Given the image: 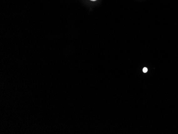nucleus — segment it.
I'll list each match as a JSON object with an SVG mask.
<instances>
[{
  "instance_id": "f257e3e1",
  "label": "nucleus",
  "mask_w": 178,
  "mask_h": 134,
  "mask_svg": "<svg viewBox=\"0 0 178 134\" xmlns=\"http://www.w3.org/2000/svg\"><path fill=\"white\" fill-rule=\"evenodd\" d=\"M148 72V69L146 67H145L143 69V72L147 73Z\"/></svg>"
},
{
  "instance_id": "f03ea898",
  "label": "nucleus",
  "mask_w": 178,
  "mask_h": 134,
  "mask_svg": "<svg viewBox=\"0 0 178 134\" xmlns=\"http://www.w3.org/2000/svg\"><path fill=\"white\" fill-rule=\"evenodd\" d=\"M91 1H95L96 0H91Z\"/></svg>"
}]
</instances>
